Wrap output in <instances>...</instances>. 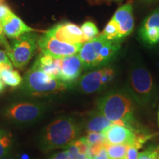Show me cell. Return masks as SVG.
Wrapping results in <instances>:
<instances>
[{"label": "cell", "instance_id": "6da1fadb", "mask_svg": "<svg viewBox=\"0 0 159 159\" xmlns=\"http://www.w3.org/2000/svg\"><path fill=\"white\" fill-rule=\"evenodd\" d=\"M136 101L127 89H114L99 97L97 109L113 124L136 130L134 117Z\"/></svg>", "mask_w": 159, "mask_h": 159}, {"label": "cell", "instance_id": "7a4b0ae2", "mask_svg": "<svg viewBox=\"0 0 159 159\" xmlns=\"http://www.w3.org/2000/svg\"><path fill=\"white\" fill-rule=\"evenodd\" d=\"M83 129V124L76 119L71 116L59 117L42 130L39 139L40 148L44 152L66 148L78 139Z\"/></svg>", "mask_w": 159, "mask_h": 159}, {"label": "cell", "instance_id": "3957f363", "mask_svg": "<svg viewBox=\"0 0 159 159\" xmlns=\"http://www.w3.org/2000/svg\"><path fill=\"white\" fill-rule=\"evenodd\" d=\"M120 48V42L109 41L99 35L95 39L83 43L77 55L85 69H97L111 63Z\"/></svg>", "mask_w": 159, "mask_h": 159}, {"label": "cell", "instance_id": "277c9868", "mask_svg": "<svg viewBox=\"0 0 159 159\" xmlns=\"http://www.w3.org/2000/svg\"><path fill=\"white\" fill-rule=\"evenodd\" d=\"M127 90L139 105L147 107L156 101V88L153 79L142 65L134 66L130 69Z\"/></svg>", "mask_w": 159, "mask_h": 159}, {"label": "cell", "instance_id": "5b68a950", "mask_svg": "<svg viewBox=\"0 0 159 159\" xmlns=\"http://www.w3.org/2000/svg\"><path fill=\"white\" fill-rule=\"evenodd\" d=\"M22 81L21 89L32 96H48L69 89L61 80L49 77L34 64L26 73Z\"/></svg>", "mask_w": 159, "mask_h": 159}, {"label": "cell", "instance_id": "8992f818", "mask_svg": "<svg viewBox=\"0 0 159 159\" xmlns=\"http://www.w3.org/2000/svg\"><path fill=\"white\" fill-rule=\"evenodd\" d=\"M46 105L41 102L20 101L7 105L3 111L7 120L16 125H33L41 119L46 113Z\"/></svg>", "mask_w": 159, "mask_h": 159}, {"label": "cell", "instance_id": "52a82bcc", "mask_svg": "<svg viewBox=\"0 0 159 159\" xmlns=\"http://www.w3.org/2000/svg\"><path fill=\"white\" fill-rule=\"evenodd\" d=\"M39 39V35L33 31L25 33L12 41L7 55L13 65L20 69L25 68L34 56Z\"/></svg>", "mask_w": 159, "mask_h": 159}, {"label": "cell", "instance_id": "ba28073f", "mask_svg": "<svg viewBox=\"0 0 159 159\" xmlns=\"http://www.w3.org/2000/svg\"><path fill=\"white\" fill-rule=\"evenodd\" d=\"M116 75V71L111 66H105L88 71L80 77L77 88L80 92L90 94L99 92L112 83Z\"/></svg>", "mask_w": 159, "mask_h": 159}, {"label": "cell", "instance_id": "9c48e42d", "mask_svg": "<svg viewBox=\"0 0 159 159\" xmlns=\"http://www.w3.org/2000/svg\"><path fill=\"white\" fill-rule=\"evenodd\" d=\"M82 44L83 43L71 44L63 42L47 35V33L39 36L38 41V47L41 51V53L50 55L55 58H63L77 55Z\"/></svg>", "mask_w": 159, "mask_h": 159}, {"label": "cell", "instance_id": "30bf717a", "mask_svg": "<svg viewBox=\"0 0 159 159\" xmlns=\"http://www.w3.org/2000/svg\"><path fill=\"white\" fill-rule=\"evenodd\" d=\"M45 33L63 42L76 44L85 42L80 27L71 22H63L54 26Z\"/></svg>", "mask_w": 159, "mask_h": 159}, {"label": "cell", "instance_id": "8fae6325", "mask_svg": "<svg viewBox=\"0 0 159 159\" xmlns=\"http://www.w3.org/2000/svg\"><path fill=\"white\" fill-rule=\"evenodd\" d=\"M84 69L78 55H71L61 58L60 80L70 88L80 77Z\"/></svg>", "mask_w": 159, "mask_h": 159}, {"label": "cell", "instance_id": "7c38bea8", "mask_svg": "<svg viewBox=\"0 0 159 159\" xmlns=\"http://www.w3.org/2000/svg\"><path fill=\"white\" fill-rule=\"evenodd\" d=\"M105 142L111 144H124L127 146L136 144L138 134L134 130L122 126L113 124L102 131Z\"/></svg>", "mask_w": 159, "mask_h": 159}, {"label": "cell", "instance_id": "4fadbf2b", "mask_svg": "<svg viewBox=\"0 0 159 159\" xmlns=\"http://www.w3.org/2000/svg\"><path fill=\"white\" fill-rule=\"evenodd\" d=\"M139 35L145 44H159V7L145 18L139 27Z\"/></svg>", "mask_w": 159, "mask_h": 159}, {"label": "cell", "instance_id": "5bb4252c", "mask_svg": "<svg viewBox=\"0 0 159 159\" xmlns=\"http://www.w3.org/2000/svg\"><path fill=\"white\" fill-rule=\"evenodd\" d=\"M111 19L114 20L118 27L121 40L130 35L134 29V6L132 2H128L119 7Z\"/></svg>", "mask_w": 159, "mask_h": 159}, {"label": "cell", "instance_id": "9a60e30c", "mask_svg": "<svg viewBox=\"0 0 159 159\" xmlns=\"http://www.w3.org/2000/svg\"><path fill=\"white\" fill-rule=\"evenodd\" d=\"M2 24L5 35L10 39H17L25 33L34 31V29L27 26L13 13L2 21Z\"/></svg>", "mask_w": 159, "mask_h": 159}, {"label": "cell", "instance_id": "2e32d148", "mask_svg": "<svg viewBox=\"0 0 159 159\" xmlns=\"http://www.w3.org/2000/svg\"><path fill=\"white\" fill-rule=\"evenodd\" d=\"M61 58H55L50 55L41 53L35 60L34 65L49 77L59 80L61 75Z\"/></svg>", "mask_w": 159, "mask_h": 159}, {"label": "cell", "instance_id": "e0dca14e", "mask_svg": "<svg viewBox=\"0 0 159 159\" xmlns=\"http://www.w3.org/2000/svg\"><path fill=\"white\" fill-rule=\"evenodd\" d=\"M111 125H113V123L97 109L89 113L83 124V128L88 133H101Z\"/></svg>", "mask_w": 159, "mask_h": 159}, {"label": "cell", "instance_id": "ac0fdd59", "mask_svg": "<svg viewBox=\"0 0 159 159\" xmlns=\"http://www.w3.org/2000/svg\"><path fill=\"white\" fill-rule=\"evenodd\" d=\"M0 79L5 84L11 87H17L23 80L19 73L13 69H5L0 71Z\"/></svg>", "mask_w": 159, "mask_h": 159}, {"label": "cell", "instance_id": "d6986e66", "mask_svg": "<svg viewBox=\"0 0 159 159\" xmlns=\"http://www.w3.org/2000/svg\"><path fill=\"white\" fill-rule=\"evenodd\" d=\"M105 147L110 159H125L128 147L124 144H111L105 142Z\"/></svg>", "mask_w": 159, "mask_h": 159}, {"label": "cell", "instance_id": "ffe728a7", "mask_svg": "<svg viewBox=\"0 0 159 159\" xmlns=\"http://www.w3.org/2000/svg\"><path fill=\"white\" fill-rule=\"evenodd\" d=\"M99 35L109 40V41H119V42L122 41V40L120 39L118 27H117L116 23L114 22V21L112 19L108 21V24L105 27L104 30Z\"/></svg>", "mask_w": 159, "mask_h": 159}, {"label": "cell", "instance_id": "44dd1931", "mask_svg": "<svg viewBox=\"0 0 159 159\" xmlns=\"http://www.w3.org/2000/svg\"><path fill=\"white\" fill-rule=\"evenodd\" d=\"M11 147V135L0 129V159H5L8 156Z\"/></svg>", "mask_w": 159, "mask_h": 159}, {"label": "cell", "instance_id": "7402d4cb", "mask_svg": "<svg viewBox=\"0 0 159 159\" xmlns=\"http://www.w3.org/2000/svg\"><path fill=\"white\" fill-rule=\"evenodd\" d=\"M80 28L83 32L85 42L95 39L99 35L98 28H97L96 25L92 21H85L83 24Z\"/></svg>", "mask_w": 159, "mask_h": 159}, {"label": "cell", "instance_id": "603a6c76", "mask_svg": "<svg viewBox=\"0 0 159 159\" xmlns=\"http://www.w3.org/2000/svg\"><path fill=\"white\" fill-rule=\"evenodd\" d=\"M138 159H159V145H151L139 152Z\"/></svg>", "mask_w": 159, "mask_h": 159}, {"label": "cell", "instance_id": "cb8c5ba5", "mask_svg": "<svg viewBox=\"0 0 159 159\" xmlns=\"http://www.w3.org/2000/svg\"><path fill=\"white\" fill-rule=\"evenodd\" d=\"M85 139L89 143V146H94V145L102 144L105 142V139L102 132H89L86 136H85Z\"/></svg>", "mask_w": 159, "mask_h": 159}, {"label": "cell", "instance_id": "d4e9b609", "mask_svg": "<svg viewBox=\"0 0 159 159\" xmlns=\"http://www.w3.org/2000/svg\"><path fill=\"white\" fill-rule=\"evenodd\" d=\"M66 150L67 151L69 157L71 159H85V157L87 156L85 155L80 153V152L79 151L78 148H77V147L75 144L74 142H72L70 144L66 147Z\"/></svg>", "mask_w": 159, "mask_h": 159}, {"label": "cell", "instance_id": "484cf974", "mask_svg": "<svg viewBox=\"0 0 159 159\" xmlns=\"http://www.w3.org/2000/svg\"><path fill=\"white\" fill-rule=\"evenodd\" d=\"M140 148V147L136 144L128 146V150H127L126 158L125 159H138L139 154V150Z\"/></svg>", "mask_w": 159, "mask_h": 159}, {"label": "cell", "instance_id": "4316f807", "mask_svg": "<svg viewBox=\"0 0 159 159\" xmlns=\"http://www.w3.org/2000/svg\"><path fill=\"white\" fill-rule=\"evenodd\" d=\"M0 45H2L4 48L5 49L6 53L8 52L10 49H11V46L7 42V39L5 38V33H4L3 30V27H2V24L1 19H0Z\"/></svg>", "mask_w": 159, "mask_h": 159}, {"label": "cell", "instance_id": "83f0119b", "mask_svg": "<svg viewBox=\"0 0 159 159\" xmlns=\"http://www.w3.org/2000/svg\"><path fill=\"white\" fill-rule=\"evenodd\" d=\"M12 13L13 12L8 6L5 4L0 2V19H1V21H3L4 20L7 19Z\"/></svg>", "mask_w": 159, "mask_h": 159}, {"label": "cell", "instance_id": "f1b7e54d", "mask_svg": "<svg viewBox=\"0 0 159 159\" xmlns=\"http://www.w3.org/2000/svg\"><path fill=\"white\" fill-rule=\"evenodd\" d=\"M93 159H110L106 148L105 147V144L93 156Z\"/></svg>", "mask_w": 159, "mask_h": 159}, {"label": "cell", "instance_id": "f546056e", "mask_svg": "<svg viewBox=\"0 0 159 159\" xmlns=\"http://www.w3.org/2000/svg\"><path fill=\"white\" fill-rule=\"evenodd\" d=\"M49 159H71L70 157H69L68 152H67L66 150L62 151V152H57V153H55L52 155Z\"/></svg>", "mask_w": 159, "mask_h": 159}, {"label": "cell", "instance_id": "4dcf8cb0", "mask_svg": "<svg viewBox=\"0 0 159 159\" xmlns=\"http://www.w3.org/2000/svg\"><path fill=\"white\" fill-rule=\"evenodd\" d=\"M12 63L11 61L10 60L9 57L7 56L6 52L2 51L0 49V67L2 66L5 64V63Z\"/></svg>", "mask_w": 159, "mask_h": 159}, {"label": "cell", "instance_id": "1f68e13d", "mask_svg": "<svg viewBox=\"0 0 159 159\" xmlns=\"http://www.w3.org/2000/svg\"><path fill=\"white\" fill-rule=\"evenodd\" d=\"M122 0H94L96 3H106L111 2H120Z\"/></svg>", "mask_w": 159, "mask_h": 159}, {"label": "cell", "instance_id": "d6a6232c", "mask_svg": "<svg viewBox=\"0 0 159 159\" xmlns=\"http://www.w3.org/2000/svg\"><path fill=\"white\" fill-rule=\"evenodd\" d=\"M4 89H5V83H4L2 80L0 79V93L2 92Z\"/></svg>", "mask_w": 159, "mask_h": 159}, {"label": "cell", "instance_id": "836d02e7", "mask_svg": "<svg viewBox=\"0 0 159 159\" xmlns=\"http://www.w3.org/2000/svg\"><path fill=\"white\" fill-rule=\"evenodd\" d=\"M21 159H29V156L27 155L24 154L22 156H21Z\"/></svg>", "mask_w": 159, "mask_h": 159}, {"label": "cell", "instance_id": "e575fe53", "mask_svg": "<svg viewBox=\"0 0 159 159\" xmlns=\"http://www.w3.org/2000/svg\"><path fill=\"white\" fill-rule=\"evenodd\" d=\"M85 159H93V158H92V157L90 156H89H89H87L86 157H85Z\"/></svg>", "mask_w": 159, "mask_h": 159}, {"label": "cell", "instance_id": "d590c367", "mask_svg": "<svg viewBox=\"0 0 159 159\" xmlns=\"http://www.w3.org/2000/svg\"><path fill=\"white\" fill-rule=\"evenodd\" d=\"M147 2H154V1H159V0H145Z\"/></svg>", "mask_w": 159, "mask_h": 159}, {"label": "cell", "instance_id": "8d00e7d4", "mask_svg": "<svg viewBox=\"0 0 159 159\" xmlns=\"http://www.w3.org/2000/svg\"><path fill=\"white\" fill-rule=\"evenodd\" d=\"M2 0H0V2H2Z\"/></svg>", "mask_w": 159, "mask_h": 159}, {"label": "cell", "instance_id": "74e56055", "mask_svg": "<svg viewBox=\"0 0 159 159\" xmlns=\"http://www.w3.org/2000/svg\"><path fill=\"white\" fill-rule=\"evenodd\" d=\"M158 122H159V116H158Z\"/></svg>", "mask_w": 159, "mask_h": 159}, {"label": "cell", "instance_id": "f35d334b", "mask_svg": "<svg viewBox=\"0 0 159 159\" xmlns=\"http://www.w3.org/2000/svg\"><path fill=\"white\" fill-rule=\"evenodd\" d=\"M158 116H159V114H158Z\"/></svg>", "mask_w": 159, "mask_h": 159}]
</instances>
